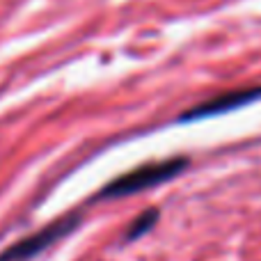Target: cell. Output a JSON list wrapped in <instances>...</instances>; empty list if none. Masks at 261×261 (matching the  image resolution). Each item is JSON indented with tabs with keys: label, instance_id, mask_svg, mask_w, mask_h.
Wrapping results in <instances>:
<instances>
[{
	"label": "cell",
	"instance_id": "6da1fadb",
	"mask_svg": "<svg viewBox=\"0 0 261 261\" xmlns=\"http://www.w3.org/2000/svg\"><path fill=\"white\" fill-rule=\"evenodd\" d=\"M186 165H188L186 158H170V161L149 163V165L135 167V170L117 176L113 184L106 186V188L99 193V197H103V199L128 197V195L140 193V190L153 188V186H158V184H165V181L174 179Z\"/></svg>",
	"mask_w": 261,
	"mask_h": 261
},
{
	"label": "cell",
	"instance_id": "7a4b0ae2",
	"mask_svg": "<svg viewBox=\"0 0 261 261\" xmlns=\"http://www.w3.org/2000/svg\"><path fill=\"white\" fill-rule=\"evenodd\" d=\"M78 222H81V218H78L76 213L60 218V220L50 222L48 227L39 229L37 234L28 236V239L18 241L16 245L7 248L3 254H0V261H28V259L37 257V254L44 252L46 248H50L55 241L64 239L67 234H71V231L78 227Z\"/></svg>",
	"mask_w": 261,
	"mask_h": 261
},
{
	"label": "cell",
	"instance_id": "3957f363",
	"mask_svg": "<svg viewBox=\"0 0 261 261\" xmlns=\"http://www.w3.org/2000/svg\"><path fill=\"white\" fill-rule=\"evenodd\" d=\"M254 99H261V87H254V90H236V92H227L222 96H216V99L206 101V103H199L197 108H193L190 113L184 115V119H199V117H211V115H220L227 113V110L241 108V106L250 103Z\"/></svg>",
	"mask_w": 261,
	"mask_h": 261
},
{
	"label": "cell",
	"instance_id": "277c9868",
	"mask_svg": "<svg viewBox=\"0 0 261 261\" xmlns=\"http://www.w3.org/2000/svg\"><path fill=\"white\" fill-rule=\"evenodd\" d=\"M156 220H158V211L156 208H149L147 213H142V216L130 225V229L126 234V241H133V239H138V236H142L144 231H149L153 225H156Z\"/></svg>",
	"mask_w": 261,
	"mask_h": 261
}]
</instances>
